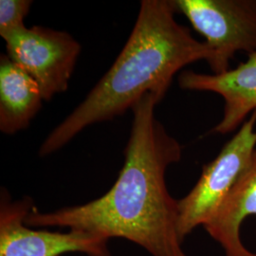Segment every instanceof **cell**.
<instances>
[{"label":"cell","instance_id":"ba28073f","mask_svg":"<svg viewBox=\"0 0 256 256\" xmlns=\"http://www.w3.org/2000/svg\"><path fill=\"white\" fill-rule=\"evenodd\" d=\"M250 216H256V149L218 210L203 227L222 247L225 256H256L240 238L241 225Z\"/></svg>","mask_w":256,"mask_h":256},{"label":"cell","instance_id":"9c48e42d","mask_svg":"<svg viewBox=\"0 0 256 256\" xmlns=\"http://www.w3.org/2000/svg\"><path fill=\"white\" fill-rule=\"evenodd\" d=\"M34 78L10 59L0 57V130L12 135L27 128L43 104Z\"/></svg>","mask_w":256,"mask_h":256},{"label":"cell","instance_id":"52a82bcc","mask_svg":"<svg viewBox=\"0 0 256 256\" xmlns=\"http://www.w3.org/2000/svg\"><path fill=\"white\" fill-rule=\"evenodd\" d=\"M182 90L212 92L224 101L223 115L212 132L226 135L234 132L256 110V52L247 61L221 74L185 70L178 75Z\"/></svg>","mask_w":256,"mask_h":256},{"label":"cell","instance_id":"7a4b0ae2","mask_svg":"<svg viewBox=\"0 0 256 256\" xmlns=\"http://www.w3.org/2000/svg\"><path fill=\"white\" fill-rule=\"evenodd\" d=\"M174 0H142L137 21L119 56L86 99L48 134L39 149L50 155L93 124L114 119L148 93L162 100L174 75L187 64L214 54L174 18Z\"/></svg>","mask_w":256,"mask_h":256},{"label":"cell","instance_id":"277c9868","mask_svg":"<svg viewBox=\"0 0 256 256\" xmlns=\"http://www.w3.org/2000/svg\"><path fill=\"white\" fill-rule=\"evenodd\" d=\"M178 12L205 38L214 54L212 74L230 70L239 52H256V0H174Z\"/></svg>","mask_w":256,"mask_h":256},{"label":"cell","instance_id":"6da1fadb","mask_svg":"<svg viewBox=\"0 0 256 256\" xmlns=\"http://www.w3.org/2000/svg\"><path fill=\"white\" fill-rule=\"evenodd\" d=\"M160 101L148 93L131 108L124 164L108 192L79 206L45 214L32 210L25 224L66 227L106 239L126 238L152 256H187L178 234V200L165 182L167 168L180 160L182 148L156 118Z\"/></svg>","mask_w":256,"mask_h":256},{"label":"cell","instance_id":"3957f363","mask_svg":"<svg viewBox=\"0 0 256 256\" xmlns=\"http://www.w3.org/2000/svg\"><path fill=\"white\" fill-rule=\"evenodd\" d=\"M256 110L209 164L198 182L178 200V234L180 241L198 226H204L246 169L256 149Z\"/></svg>","mask_w":256,"mask_h":256},{"label":"cell","instance_id":"8992f818","mask_svg":"<svg viewBox=\"0 0 256 256\" xmlns=\"http://www.w3.org/2000/svg\"><path fill=\"white\" fill-rule=\"evenodd\" d=\"M34 208L30 198L12 202L5 190L0 202V256H61L68 252L110 256L106 238L70 230L68 232L34 230L25 224Z\"/></svg>","mask_w":256,"mask_h":256},{"label":"cell","instance_id":"30bf717a","mask_svg":"<svg viewBox=\"0 0 256 256\" xmlns=\"http://www.w3.org/2000/svg\"><path fill=\"white\" fill-rule=\"evenodd\" d=\"M30 0H0V36L26 27L24 18L32 7Z\"/></svg>","mask_w":256,"mask_h":256},{"label":"cell","instance_id":"5b68a950","mask_svg":"<svg viewBox=\"0 0 256 256\" xmlns=\"http://www.w3.org/2000/svg\"><path fill=\"white\" fill-rule=\"evenodd\" d=\"M10 59L38 84L44 101L66 92L81 52L70 34L41 26L23 28L4 38Z\"/></svg>","mask_w":256,"mask_h":256}]
</instances>
